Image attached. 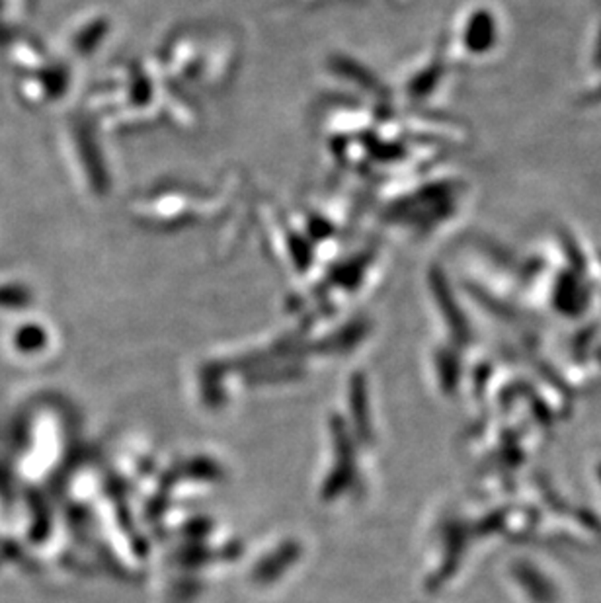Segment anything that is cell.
<instances>
[{"mask_svg": "<svg viewBox=\"0 0 601 603\" xmlns=\"http://www.w3.org/2000/svg\"><path fill=\"white\" fill-rule=\"evenodd\" d=\"M516 574H518V578H519L521 586L529 591V596H531V598H536L537 601H543V603H547V601L553 599L554 591H553L551 584L547 582V580L543 578V574H539V572L536 571V568L521 564V566H518Z\"/></svg>", "mask_w": 601, "mask_h": 603, "instance_id": "6da1fadb", "label": "cell"}, {"mask_svg": "<svg viewBox=\"0 0 601 603\" xmlns=\"http://www.w3.org/2000/svg\"><path fill=\"white\" fill-rule=\"evenodd\" d=\"M299 549L295 545L292 546H283V549H280L275 553L274 556V561H268V563H264L262 566H258V571H256V576L262 578L264 582H268V580L275 578V574H280L282 572V568L285 571V568L293 563V558L297 556Z\"/></svg>", "mask_w": 601, "mask_h": 603, "instance_id": "7a4b0ae2", "label": "cell"}]
</instances>
